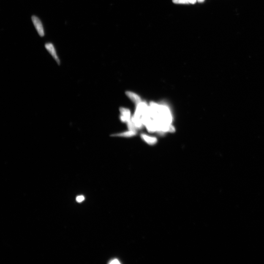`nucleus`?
<instances>
[{"mask_svg":"<svg viewBox=\"0 0 264 264\" xmlns=\"http://www.w3.org/2000/svg\"><path fill=\"white\" fill-rule=\"evenodd\" d=\"M173 116L170 109L164 104L151 103L149 105L144 126L150 132H173Z\"/></svg>","mask_w":264,"mask_h":264,"instance_id":"obj_1","label":"nucleus"},{"mask_svg":"<svg viewBox=\"0 0 264 264\" xmlns=\"http://www.w3.org/2000/svg\"><path fill=\"white\" fill-rule=\"evenodd\" d=\"M32 20L39 35L41 37L45 35V32H44L43 26L40 20L35 15L32 17Z\"/></svg>","mask_w":264,"mask_h":264,"instance_id":"obj_2","label":"nucleus"},{"mask_svg":"<svg viewBox=\"0 0 264 264\" xmlns=\"http://www.w3.org/2000/svg\"><path fill=\"white\" fill-rule=\"evenodd\" d=\"M45 47L46 50L49 52V53L53 57L56 62L58 65L60 64V61L58 58V55H57L56 49L54 46L51 43H47L45 45Z\"/></svg>","mask_w":264,"mask_h":264,"instance_id":"obj_3","label":"nucleus"},{"mask_svg":"<svg viewBox=\"0 0 264 264\" xmlns=\"http://www.w3.org/2000/svg\"><path fill=\"white\" fill-rule=\"evenodd\" d=\"M121 115L120 116L121 121L123 123H127L131 119L130 111L129 109L121 108L120 109Z\"/></svg>","mask_w":264,"mask_h":264,"instance_id":"obj_4","label":"nucleus"},{"mask_svg":"<svg viewBox=\"0 0 264 264\" xmlns=\"http://www.w3.org/2000/svg\"><path fill=\"white\" fill-rule=\"evenodd\" d=\"M142 140L146 143L150 145L155 144L157 142V140L155 137L151 136L145 134H142L140 135Z\"/></svg>","mask_w":264,"mask_h":264,"instance_id":"obj_5","label":"nucleus"},{"mask_svg":"<svg viewBox=\"0 0 264 264\" xmlns=\"http://www.w3.org/2000/svg\"><path fill=\"white\" fill-rule=\"evenodd\" d=\"M137 131L129 130L118 133L112 134V136L122 137H132L137 135Z\"/></svg>","mask_w":264,"mask_h":264,"instance_id":"obj_6","label":"nucleus"},{"mask_svg":"<svg viewBox=\"0 0 264 264\" xmlns=\"http://www.w3.org/2000/svg\"><path fill=\"white\" fill-rule=\"evenodd\" d=\"M127 95L128 97L130 98L135 104L141 101L140 98L137 95L134 94V93L131 92H127Z\"/></svg>","mask_w":264,"mask_h":264,"instance_id":"obj_7","label":"nucleus"},{"mask_svg":"<svg viewBox=\"0 0 264 264\" xmlns=\"http://www.w3.org/2000/svg\"><path fill=\"white\" fill-rule=\"evenodd\" d=\"M173 2L175 4H189L188 0H173Z\"/></svg>","mask_w":264,"mask_h":264,"instance_id":"obj_8","label":"nucleus"},{"mask_svg":"<svg viewBox=\"0 0 264 264\" xmlns=\"http://www.w3.org/2000/svg\"><path fill=\"white\" fill-rule=\"evenodd\" d=\"M84 197L83 196L81 195L77 196L76 199V200L77 202H79V203H80V202L83 201L84 200Z\"/></svg>","mask_w":264,"mask_h":264,"instance_id":"obj_9","label":"nucleus"},{"mask_svg":"<svg viewBox=\"0 0 264 264\" xmlns=\"http://www.w3.org/2000/svg\"><path fill=\"white\" fill-rule=\"evenodd\" d=\"M110 264H120V262L118 259H115L110 261Z\"/></svg>","mask_w":264,"mask_h":264,"instance_id":"obj_10","label":"nucleus"},{"mask_svg":"<svg viewBox=\"0 0 264 264\" xmlns=\"http://www.w3.org/2000/svg\"><path fill=\"white\" fill-rule=\"evenodd\" d=\"M189 4H194L197 2V0H188Z\"/></svg>","mask_w":264,"mask_h":264,"instance_id":"obj_11","label":"nucleus"},{"mask_svg":"<svg viewBox=\"0 0 264 264\" xmlns=\"http://www.w3.org/2000/svg\"><path fill=\"white\" fill-rule=\"evenodd\" d=\"M205 0H197V1L199 3H203Z\"/></svg>","mask_w":264,"mask_h":264,"instance_id":"obj_12","label":"nucleus"}]
</instances>
